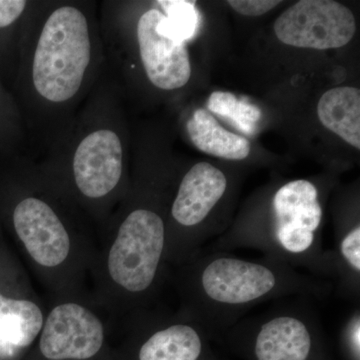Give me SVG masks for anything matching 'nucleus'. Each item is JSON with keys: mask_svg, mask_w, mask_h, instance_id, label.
Returning a JSON list of instances; mask_svg holds the SVG:
<instances>
[{"mask_svg": "<svg viewBox=\"0 0 360 360\" xmlns=\"http://www.w3.org/2000/svg\"><path fill=\"white\" fill-rule=\"evenodd\" d=\"M158 2L135 15L131 2L99 1V26L106 66L118 84L139 68L151 86L172 92L191 80V58L186 42L161 30L165 13Z\"/></svg>", "mask_w": 360, "mask_h": 360, "instance_id": "7", "label": "nucleus"}, {"mask_svg": "<svg viewBox=\"0 0 360 360\" xmlns=\"http://www.w3.org/2000/svg\"><path fill=\"white\" fill-rule=\"evenodd\" d=\"M115 360H201L210 335L182 309L141 310L122 321Z\"/></svg>", "mask_w": 360, "mask_h": 360, "instance_id": "11", "label": "nucleus"}, {"mask_svg": "<svg viewBox=\"0 0 360 360\" xmlns=\"http://www.w3.org/2000/svg\"><path fill=\"white\" fill-rule=\"evenodd\" d=\"M7 246L6 239L4 238V233H2L1 221H0V257H1L2 253Z\"/></svg>", "mask_w": 360, "mask_h": 360, "instance_id": "19", "label": "nucleus"}, {"mask_svg": "<svg viewBox=\"0 0 360 360\" xmlns=\"http://www.w3.org/2000/svg\"><path fill=\"white\" fill-rule=\"evenodd\" d=\"M314 302L319 300L304 295L276 300L243 317L225 335L250 340L255 360H309L323 336Z\"/></svg>", "mask_w": 360, "mask_h": 360, "instance_id": "9", "label": "nucleus"}, {"mask_svg": "<svg viewBox=\"0 0 360 360\" xmlns=\"http://www.w3.org/2000/svg\"><path fill=\"white\" fill-rule=\"evenodd\" d=\"M323 213L319 187L310 180H291L276 189L265 219H243L200 252L258 250L264 257L333 283V253L321 241Z\"/></svg>", "mask_w": 360, "mask_h": 360, "instance_id": "6", "label": "nucleus"}, {"mask_svg": "<svg viewBox=\"0 0 360 360\" xmlns=\"http://www.w3.org/2000/svg\"><path fill=\"white\" fill-rule=\"evenodd\" d=\"M46 311L7 245L0 257V360H20L44 328Z\"/></svg>", "mask_w": 360, "mask_h": 360, "instance_id": "12", "label": "nucleus"}, {"mask_svg": "<svg viewBox=\"0 0 360 360\" xmlns=\"http://www.w3.org/2000/svg\"><path fill=\"white\" fill-rule=\"evenodd\" d=\"M127 103L106 66L65 139L42 160H32L45 184L97 232L129 191L132 139Z\"/></svg>", "mask_w": 360, "mask_h": 360, "instance_id": "2", "label": "nucleus"}, {"mask_svg": "<svg viewBox=\"0 0 360 360\" xmlns=\"http://www.w3.org/2000/svg\"><path fill=\"white\" fill-rule=\"evenodd\" d=\"M96 0H30L16 49V104L26 158L65 139L106 68Z\"/></svg>", "mask_w": 360, "mask_h": 360, "instance_id": "1", "label": "nucleus"}, {"mask_svg": "<svg viewBox=\"0 0 360 360\" xmlns=\"http://www.w3.org/2000/svg\"><path fill=\"white\" fill-rule=\"evenodd\" d=\"M229 188L226 175L208 162L196 163L182 175L168 205L165 262L170 269L186 264L219 233L213 215Z\"/></svg>", "mask_w": 360, "mask_h": 360, "instance_id": "8", "label": "nucleus"}, {"mask_svg": "<svg viewBox=\"0 0 360 360\" xmlns=\"http://www.w3.org/2000/svg\"><path fill=\"white\" fill-rule=\"evenodd\" d=\"M207 108L248 135L255 134L262 120L259 108L245 98H238L231 92H212L207 101Z\"/></svg>", "mask_w": 360, "mask_h": 360, "instance_id": "16", "label": "nucleus"}, {"mask_svg": "<svg viewBox=\"0 0 360 360\" xmlns=\"http://www.w3.org/2000/svg\"><path fill=\"white\" fill-rule=\"evenodd\" d=\"M0 221L53 298L90 300L94 226L45 184L25 156L0 177Z\"/></svg>", "mask_w": 360, "mask_h": 360, "instance_id": "4", "label": "nucleus"}, {"mask_svg": "<svg viewBox=\"0 0 360 360\" xmlns=\"http://www.w3.org/2000/svg\"><path fill=\"white\" fill-rule=\"evenodd\" d=\"M158 4L165 13L160 23L162 32L179 42L186 44L193 39L200 22L195 1L162 0Z\"/></svg>", "mask_w": 360, "mask_h": 360, "instance_id": "17", "label": "nucleus"}, {"mask_svg": "<svg viewBox=\"0 0 360 360\" xmlns=\"http://www.w3.org/2000/svg\"><path fill=\"white\" fill-rule=\"evenodd\" d=\"M110 333L91 300L53 298L39 338L20 360H115Z\"/></svg>", "mask_w": 360, "mask_h": 360, "instance_id": "10", "label": "nucleus"}, {"mask_svg": "<svg viewBox=\"0 0 360 360\" xmlns=\"http://www.w3.org/2000/svg\"><path fill=\"white\" fill-rule=\"evenodd\" d=\"M281 4L276 0H229V4L239 14L245 16H260L269 13Z\"/></svg>", "mask_w": 360, "mask_h": 360, "instance_id": "18", "label": "nucleus"}, {"mask_svg": "<svg viewBox=\"0 0 360 360\" xmlns=\"http://www.w3.org/2000/svg\"><path fill=\"white\" fill-rule=\"evenodd\" d=\"M279 41L300 49H340L356 32V21L348 7L333 0L296 2L274 22Z\"/></svg>", "mask_w": 360, "mask_h": 360, "instance_id": "13", "label": "nucleus"}, {"mask_svg": "<svg viewBox=\"0 0 360 360\" xmlns=\"http://www.w3.org/2000/svg\"><path fill=\"white\" fill-rule=\"evenodd\" d=\"M165 181L141 168L130 172L129 191L98 232L90 300L120 321L155 307L169 281L165 248L170 194Z\"/></svg>", "mask_w": 360, "mask_h": 360, "instance_id": "3", "label": "nucleus"}, {"mask_svg": "<svg viewBox=\"0 0 360 360\" xmlns=\"http://www.w3.org/2000/svg\"><path fill=\"white\" fill-rule=\"evenodd\" d=\"M317 115L324 127L354 148L360 149V91L340 86L324 92L317 104Z\"/></svg>", "mask_w": 360, "mask_h": 360, "instance_id": "14", "label": "nucleus"}, {"mask_svg": "<svg viewBox=\"0 0 360 360\" xmlns=\"http://www.w3.org/2000/svg\"><path fill=\"white\" fill-rule=\"evenodd\" d=\"M189 139L202 153L229 160H243L250 155V142L224 129L210 111H194L186 124Z\"/></svg>", "mask_w": 360, "mask_h": 360, "instance_id": "15", "label": "nucleus"}, {"mask_svg": "<svg viewBox=\"0 0 360 360\" xmlns=\"http://www.w3.org/2000/svg\"><path fill=\"white\" fill-rule=\"evenodd\" d=\"M179 309L212 336L225 335L258 305L290 296L319 302L333 293V283L264 257L248 259L229 251L200 252L172 269Z\"/></svg>", "mask_w": 360, "mask_h": 360, "instance_id": "5", "label": "nucleus"}]
</instances>
